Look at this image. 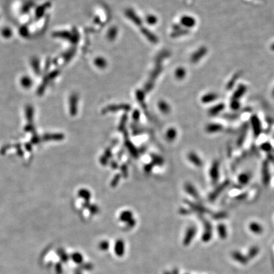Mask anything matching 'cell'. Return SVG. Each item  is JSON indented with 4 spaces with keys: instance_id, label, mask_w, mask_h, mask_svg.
<instances>
[{
    "instance_id": "1",
    "label": "cell",
    "mask_w": 274,
    "mask_h": 274,
    "mask_svg": "<svg viewBox=\"0 0 274 274\" xmlns=\"http://www.w3.org/2000/svg\"><path fill=\"white\" fill-rule=\"evenodd\" d=\"M209 177L213 184H216L220 177V164L219 161L214 160L209 169Z\"/></svg>"
},
{
    "instance_id": "2",
    "label": "cell",
    "mask_w": 274,
    "mask_h": 274,
    "mask_svg": "<svg viewBox=\"0 0 274 274\" xmlns=\"http://www.w3.org/2000/svg\"><path fill=\"white\" fill-rule=\"evenodd\" d=\"M250 122L252 132L255 137L257 138L261 133V124L259 117L256 114L252 115L251 117Z\"/></svg>"
},
{
    "instance_id": "3",
    "label": "cell",
    "mask_w": 274,
    "mask_h": 274,
    "mask_svg": "<svg viewBox=\"0 0 274 274\" xmlns=\"http://www.w3.org/2000/svg\"><path fill=\"white\" fill-rule=\"evenodd\" d=\"M248 88L244 84H240L234 91L231 100H239L246 94Z\"/></svg>"
},
{
    "instance_id": "4",
    "label": "cell",
    "mask_w": 274,
    "mask_h": 274,
    "mask_svg": "<svg viewBox=\"0 0 274 274\" xmlns=\"http://www.w3.org/2000/svg\"><path fill=\"white\" fill-rule=\"evenodd\" d=\"M223 126L218 122H211L208 124L205 128V130L208 133L215 134L222 131Z\"/></svg>"
},
{
    "instance_id": "5",
    "label": "cell",
    "mask_w": 274,
    "mask_h": 274,
    "mask_svg": "<svg viewBox=\"0 0 274 274\" xmlns=\"http://www.w3.org/2000/svg\"><path fill=\"white\" fill-rule=\"evenodd\" d=\"M252 178V175L249 172H242L237 176V181L239 184L243 185H248Z\"/></svg>"
},
{
    "instance_id": "6",
    "label": "cell",
    "mask_w": 274,
    "mask_h": 274,
    "mask_svg": "<svg viewBox=\"0 0 274 274\" xmlns=\"http://www.w3.org/2000/svg\"><path fill=\"white\" fill-rule=\"evenodd\" d=\"M225 109V105L223 103H218L213 105L208 110V114L211 116H215L219 114Z\"/></svg>"
},
{
    "instance_id": "7",
    "label": "cell",
    "mask_w": 274,
    "mask_h": 274,
    "mask_svg": "<svg viewBox=\"0 0 274 274\" xmlns=\"http://www.w3.org/2000/svg\"><path fill=\"white\" fill-rule=\"evenodd\" d=\"M208 50L206 47L202 46L199 49L197 50L194 54L192 55L191 57V60L192 62H197L201 59L204 56H205L207 53Z\"/></svg>"
},
{
    "instance_id": "8",
    "label": "cell",
    "mask_w": 274,
    "mask_h": 274,
    "mask_svg": "<svg viewBox=\"0 0 274 274\" xmlns=\"http://www.w3.org/2000/svg\"><path fill=\"white\" fill-rule=\"evenodd\" d=\"M218 95L216 93L210 92L203 95L201 98V102L204 104H210L216 101L218 99Z\"/></svg>"
},
{
    "instance_id": "9",
    "label": "cell",
    "mask_w": 274,
    "mask_h": 274,
    "mask_svg": "<svg viewBox=\"0 0 274 274\" xmlns=\"http://www.w3.org/2000/svg\"><path fill=\"white\" fill-rule=\"evenodd\" d=\"M188 158L190 162L197 167H201L202 166V161L201 158L195 152H190L188 155Z\"/></svg>"
},
{
    "instance_id": "10",
    "label": "cell",
    "mask_w": 274,
    "mask_h": 274,
    "mask_svg": "<svg viewBox=\"0 0 274 274\" xmlns=\"http://www.w3.org/2000/svg\"><path fill=\"white\" fill-rule=\"evenodd\" d=\"M249 228L251 232L255 234H260L263 231L262 225L257 222H251L249 225Z\"/></svg>"
},
{
    "instance_id": "11",
    "label": "cell",
    "mask_w": 274,
    "mask_h": 274,
    "mask_svg": "<svg viewBox=\"0 0 274 274\" xmlns=\"http://www.w3.org/2000/svg\"><path fill=\"white\" fill-rule=\"evenodd\" d=\"M181 22L185 26L188 27V28H192L196 24V20L194 18L188 16V17H184L181 19Z\"/></svg>"
},
{
    "instance_id": "12",
    "label": "cell",
    "mask_w": 274,
    "mask_h": 274,
    "mask_svg": "<svg viewBox=\"0 0 274 274\" xmlns=\"http://www.w3.org/2000/svg\"><path fill=\"white\" fill-rule=\"evenodd\" d=\"M240 76V72H237V73H235L233 77L229 80V81L228 82V83L227 84V90H231L234 87V86L235 85V84L236 83V81H237L239 78Z\"/></svg>"
},
{
    "instance_id": "13",
    "label": "cell",
    "mask_w": 274,
    "mask_h": 274,
    "mask_svg": "<svg viewBox=\"0 0 274 274\" xmlns=\"http://www.w3.org/2000/svg\"><path fill=\"white\" fill-rule=\"evenodd\" d=\"M185 189L187 191V192H189V194H190L192 196L194 197L196 199L199 198V196L196 189L191 184H187V185L185 186Z\"/></svg>"
},
{
    "instance_id": "14",
    "label": "cell",
    "mask_w": 274,
    "mask_h": 274,
    "mask_svg": "<svg viewBox=\"0 0 274 274\" xmlns=\"http://www.w3.org/2000/svg\"><path fill=\"white\" fill-rule=\"evenodd\" d=\"M217 230L219 235L222 238H225L227 236V228L224 224H219L217 227Z\"/></svg>"
},
{
    "instance_id": "15",
    "label": "cell",
    "mask_w": 274,
    "mask_h": 274,
    "mask_svg": "<svg viewBox=\"0 0 274 274\" xmlns=\"http://www.w3.org/2000/svg\"><path fill=\"white\" fill-rule=\"evenodd\" d=\"M240 107V103L239 100H231L230 103V108L233 111L238 110Z\"/></svg>"
},
{
    "instance_id": "16",
    "label": "cell",
    "mask_w": 274,
    "mask_h": 274,
    "mask_svg": "<svg viewBox=\"0 0 274 274\" xmlns=\"http://www.w3.org/2000/svg\"><path fill=\"white\" fill-rule=\"evenodd\" d=\"M260 148L262 150L265 152H270V150L272 149V147L271 146V144L268 142H265L262 143L260 146Z\"/></svg>"
},
{
    "instance_id": "17",
    "label": "cell",
    "mask_w": 274,
    "mask_h": 274,
    "mask_svg": "<svg viewBox=\"0 0 274 274\" xmlns=\"http://www.w3.org/2000/svg\"><path fill=\"white\" fill-rule=\"evenodd\" d=\"M132 214L130 211H125L121 214V219L123 221H127V220L131 219Z\"/></svg>"
},
{
    "instance_id": "18",
    "label": "cell",
    "mask_w": 274,
    "mask_h": 274,
    "mask_svg": "<svg viewBox=\"0 0 274 274\" xmlns=\"http://www.w3.org/2000/svg\"><path fill=\"white\" fill-rule=\"evenodd\" d=\"M176 136V132L174 129H170V130L167 132V138L169 140H173L175 138Z\"/></svg>"
},
{
    "instance_id": "19",
    "label": "cell",
    "mask_w": 274,
    "mask_h": 274,
    "mask_svg": "<svg viewBox=\"0 0 274 274\" xmlns=\"http://www.w3.org/2000/svg\"><path fill=\"white\" fill-rule=\"evenodd\" d=\"M159 108L163 112H165V113H168L169 110V107H168L167 104L163 102L159 104Z\"/></svg>"
},
{
    "instance_id": "20",
    "label": "cell",
    "mask_w": 274,
    "mask_h": 274,
    "mask_svg": "<svg viewBox=\"0 0 274 274\" xmlns=\"http://www.w3.org/2000/svg\"><path fill=\"white\" fill-rule=\"evenodd\" d=\"M185 75V71L184 69H179L176 72V76L178 78H183Z\"/></svg>"
},
{
    "instance_id": "21",
    "label": "cell",
    "mask_w": 274,
    "mask_h": 274,
    "mask_svg": "<svg viewBox=\"0 0 274 274\" xmlns=\"http://www.w3.org/2000/svg\"><path fill=\"white\" fill-rule=\"evenodd\" d=\"M99 63H100V64L99 65V66H100L101 67H102L103 66H104L105 64V62L104 60H103L102 59H100V60H97V61H96V64H98Z\"/></svg>"
},
{
    "instance_id": "22",
    "label": "cell",
    "mask_w": 274,
    "mask_h": 274,
    "mask_svg": "<svg viewBox=\"0 0 274 274\" xmlns=\"http://www.w3.org/2000/svg\"><path fill=\"white\" fill-rule=\"evenodd\" d=\"M270 49L274 52V43H273L270 46Z\"/></svg>"
},
{
    "instance_id": "23",
    "label": "cell",
    "mask_w": 274,
    "mask_h": 274,
    "mask_svg": "<svg viewBox=\"0 0 274 274\" xmlns=\"http://www.w3.org/2000/svg\"><path fill=\"white\" fill-rule=\"evenodd\" d=\"M272 95L273 97L274 98V88H273V91H272Z\"/></svg>"
}]
</instances>
